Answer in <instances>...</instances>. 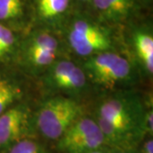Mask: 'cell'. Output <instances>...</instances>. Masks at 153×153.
I'll return each mask as SVG.
<instances>
[{
  "label": "cell",
  "instance_id": "obj_1",
  "mask_svg": "<svg viewBox=\"0 0 153 153\" xmlns=\"http://www.w3.org/2000/svg\"><path fill=\"white\" fill-rule=\"evenodd\" d=\"M146 111L136 99L118 94L104 100L99 105L96 123L106 142L123 143L133 133L144 130Z\"/></svg>",
  "mask_w": 153,
  "mask_h": 153
},
{
  "label": "cell",
  "instance_id": "obj_2",
  "mask_svg": "<svg viewBox=\"0 0 153 153\" xmlns=\"http://www.w3.org/2000/svg\"><path fill=\"white\" fill-rule=\"evenodd\" d=\"M81 106L75 100L65 96L48 99L37 114V126L49 140H59L75 121L80 117Z\"/></svg>",
  "mask_w": 153,
  "mask_h": 153
},
{
  "label": "cell",
  "instance_id": "obj_3",
  "mask_svg": "<svg viewBox=\"0 0 153 153\" xmlns=\"http://www.w3.org/2000/svg\"><path fill=\"white\" fill-rule=\"evenodd\" d=\"M67 39L74 52L89 57L110 51L112 40L108 29L87 17L74 18L67 31Z\"/></svg>",
  "mask_w": 153,
  "mask_h": 153
},
{
  "label": "cell",
  "instance_id": "obj_4",
  "mask_svg": "<svg viewBox=\"0 0 153 153\" xmlns=\"http://www.w3.org/2000/svg\"><path fill=\"white\" fill-rule=\"evenodd\" d=\"M82 70L87 78L99 86L110 88L130 78L132 66L125 57L111 51L91 55Z\"/></svg>",
  "mask_w": 153,
  "mask_h": 153
},
{
  "label": "cell",
  "instance_id": "obj_5",
  "mask_svg": "<svg viewBox=\"0 0 153 153\" xmlns=\"http://www.w3.org/2000/svg\"><path fill=\"white\" fill-rule=\"evenodd\" d=\"M60 44L55 34L48 29L33 32L22 47V59L33 71L47 70L57 60Z\"/></svg>",
  "mask_w": 153,
  "mask_h": 153
},
{
  "label": "cell",
  "instance_id": "obj_6",
  "mask_svg": "<svg viewBox=\"0 0 153 153\" xmlns=\"http://www.w3.org/2000/svg\"><path fill=\"white\" fill-rule=\"evenodd\" d=\"M105 142L96 121L78 117L59 139L58 147L66 153H82L101 148Z\"/></svg>",
  "mask_w": 153,
  "mask_h": 153
},
{
  "label": "cell",
  "instance_id": "obj_7",
  "mask_svg": "<svg viewBox=\"0 0 153 153\" xmlns=\"http://www.w3.org/2000/svg\"><path fill=\"white\" fill-rule=\"evenodd\" d=\"M82 68L70 60L55 61L47 69L46 82L55 90L70 94L82 92L87 84Z\"/></svg>",
  "mask_w": 153,
  "mask_h": 153
},
{
  "label": "cell",
  "instance_id": "obj_8",
  "mask_svg": "<svg viewBox=\"0 0 153 153\" xmlns=\"http://www.w3.org/2000/svg\"><path fill=\"white\" fill-rule=\"evenodd\" d=\"M31 128V113L24 105L11 106L0 115V146L26 139Z\"/></svg>",
  "mask_w": 153,
  "mask_h": 153
},
{
  "label": "cell",
  "instance_id": "obj_9",
  "mask_svg": "<svg viewBox=\"0 0 153 153\" xmlns=\"http://www.w3.org/2000/svg\"><path fill=\"white\" fill-rule=\"evenodd\" d=\"M100 18L108 23H120L130 16L134 0H91Z\"/></svg>",
  "mask_w": 153,
  "mask_h": 153
},
{
  "label": "cell",
  "instance_id": "obj_10",
  "mask_svg": "<svg viewBox=\"0 0 153 153\" xmlns=\"http://www.w3.org/2000/svg\"><path fill=\"white\" fill-rule=\"evenodd\" d=\"M70 0H35L36 15L40 22L55 24L66 16Z\"/></svg>",
  "mask_w": 153,
  "mask_h": 153
},
{
  "label": "cell",
  "instance_id": "obj_11",
  "mask_svg": "<svg viewBox=\"0 0 153 153\" xmlns=\"http://www.w3.org/2000/svg\"><path fill=\"white\" fill-rule=\"evenodd\" d=\"M134 47L137 57L148 74L153 72V36L147 30H139L134 35Z\"/></svg>",
  "mask_w": 153,
  "mask_h": 153
},
{
  "label": "cell",
  "instance_id": "obj_12",
  "mask_svg": "<svg viewBox=\"0 0 153 153\" xmlns=\"http://www.w3.org/2000/svg\"><path fill=\"white\" fill-rule=\"evenodd\" d=\"M22 96V88L16 81L0 78V115L13 106Z\"/></svg>",
  "mask_w": 153,
  "mask_h": 153
},
{
  "label": "cell",
  "instance_id": "obj_13",
  "mask_svg": "<svg viewBox=\"0 0 153 153\" xmlns=\"http://www.w3.org/2000/svg\"><path fill=\"white\" fill-rule=\"evenodd\" d=\"M24 16V0H0V22H21Z\"/></svg>",
  "mask_w": 153,
  "mask_h": 153
},
{
  "label": "cell",
  "instance_id": "obj_14",
  "mask_svg": "<svg viewBox=\"0 0 153 153\" xmlns=\"http://www.w3.org/2000/svg\"><path fill=\"white\" fill-rule=\"evenodd\" d=\"M16 47V37L10 28L0 22V60L14 53Z\"/></svg>",
  "mask_w": 153,
  "mask_h": 153
},
{
  "label": "cell",
  "instance_id": "obj_15",
  "mask_svg": "<svg viewBox=\"0 0 153 153\" xmlns=\"http://www.w3.org/2000/svg\"><path fill=\"white\" fill-rule=\"evenodd\" d=\"M9 153H48L46 149L39 143L31 140L23 139L13 144Z\"/></svg>",
  "mask_w": 153,
  "mask_h": 153
},
{
  "label": "cell",
  "instance_id": "obj_16",
  "mask_svg": "<svg viewBox=\"0 0 153 153\" xmlns=\"http://www.w3.org/2000/svg\"><path fill=\"white\" fill-rule=\"evenodd\" d=\"M142 153H153L152 139H149L144 144V146L142 148Z\"/></svg>",
  "mask_w": 153,
  "mask_h": 153
},
{
  "label": "cell",
  "instance_id": "obj_17",
  "mask_svg": "<svg viewBox=\"0 0 153 153\" xmlns=\"http://www.w3.org/2000/svg\"><path fill=\"white\" fill-rule=\"evenodd\" d=\"M82 153H105L104 151L101 150V148H98V149H95V150H92V151H88V152H85Z\"/></svg>",
  "mask_w": 153,
  "mask_h": 153
},
{
  "label": "cell",
  "instance_id": "obj_18",
  "mask_svg": "<svg viewBox=\"0 0 153 153\" xmlns=\"http://www.w3.org/2000/svg\"><path fill=\"white\" fill-rule=\"evenodd\" d=\"M118 153H128V152H118Z\"/></svg>",
  "mask_w": 153,
  "mask_h": 153
},
{
  "label": "cell",
  "instance_id": "obj_19",
  "mask_svg": "<svg viewBox=\"0 0 153 153\" xmlns=\"http://www.w3.org/2000/svg\"><path fill=\"white\" fill-rule=\"evenodd\" d=\"M146 1H149V0H146Z\"/></svg>",
  "mask_w": 153,
  "mask_h": 153
}]
</instances>
